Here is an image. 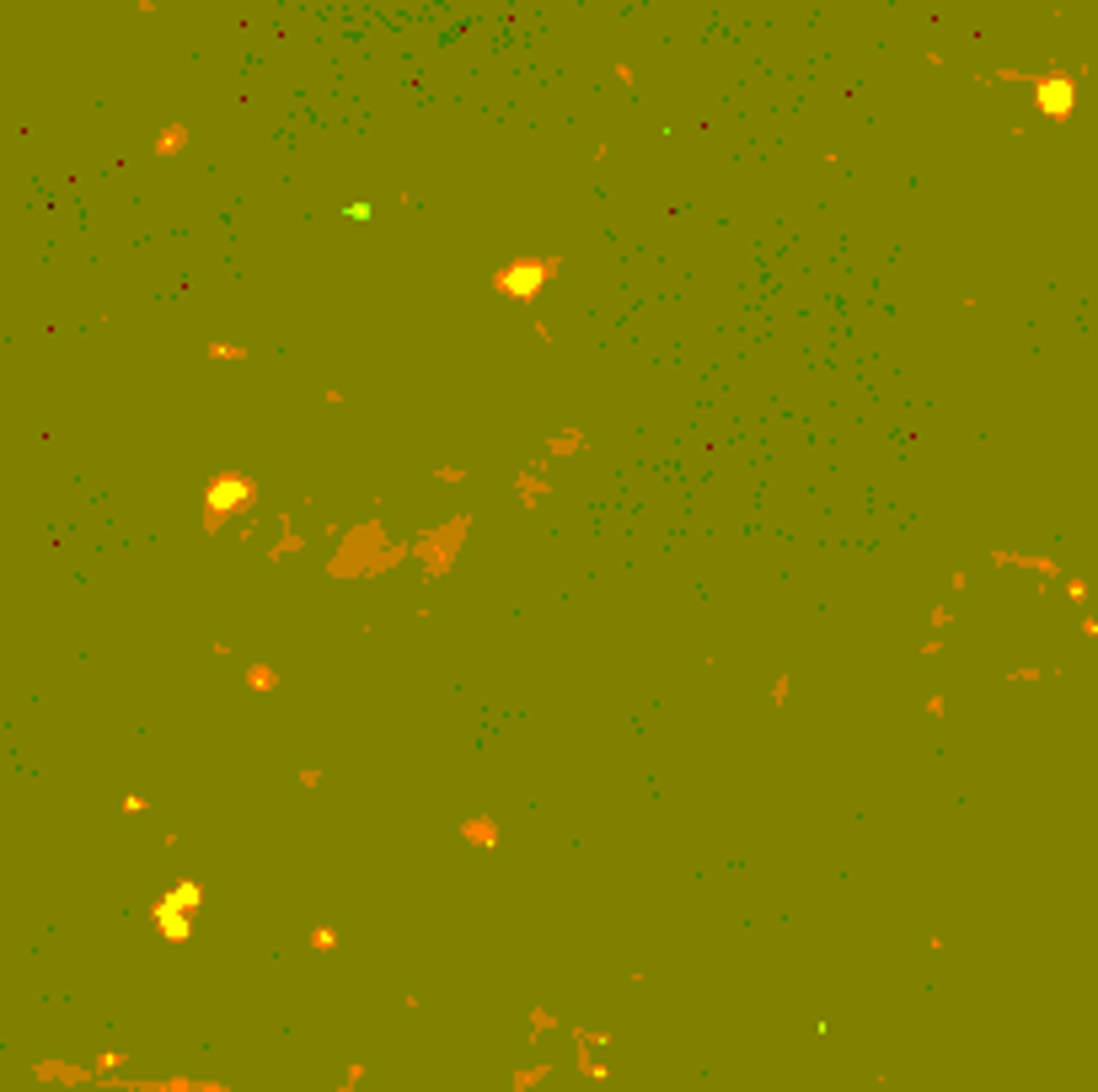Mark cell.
<instances>
[{"instance_id": "8", "label": "cell", "mask_w": 1098, "mask_h": 1092, "mask_svg": "<svg viewBox=\"0 0 1098 1092\" xmlns=\"http://www.w3.org/2000/svg\"><path fill=\"white\" fill-rule=\"evenodd\" d=\"M541 455H547V461H579V455H590V434H584V428H574V424H568V428H552V434L541 439Z\"/></svg>"}, {"instance_id": "10", "label": "cell", "mask_w": 1098, "mask_h": 1092, "mask_svg": "<svg viewBox=\"0 0 1098 1092\" xmlns=\"http://www.w3.org/2000/svg\"><path fill=\"white\" fill-rule=\"evenodd\" d=\"M134 1092H237L231 1082H194V1076H167V1082H129Z\"/></svg>"}, {"instance_id": "28", "label": "cell", "mask_w": 1098, "mask_h": 1092, "mask_svg": "<svg viewBox=\"0 0 1098 1092\" xmlns=\"http://www.w3.org/2000/svg\"><path fill=\"white\" fill-rule=\"evenodd\" d=\"M344 214L354 220V225H365V220H375V209H370V204H344Z\"/></svg>"}, {"instance_id": "13", "label": "cell", "mask_w": 1098, "mask_h": 1092, "mask_svg": "<svg viewBox=\"0 0 1098 1092\" xmlns=\"http://www.w3.org/2000/svg\"><path fill=\"white\" fill-rule=\"evenodd\" d=\"M1039 113L1045 118H1066L1072 113V81H1039Z\"/></svg>"}, {"instance_id": "20", "label": "cell", "mask_w": 1098, "mask_h": 1092, "mask_svg": "<svg viewBox=\"0 0 1098 1092\" xmlns=\"http://www.w3.org/2000/svg\"><path fill=\"white\" fill-rule=\"evenodd\" d=\"M434 482H440V488H461V482H467V466H455V461H440V466H434Z\"/></svg>"}, {"instance_id": "23", "label": "cell", "mask_w": 1098, "mask_h": 1092, "mask_svg": "<svg viewBox=\"0 0 1098 1092\" xmlns=\"http://www.w3.org/2000/svg\"><path fill=\"white\" fill-rule=\"evenodd\" d=\"M927 627H932V632L954 627V611H948V605H932V611H927Z\"/></svg>"}, {"instance_id": "2", "label": "cell", "mask_w": 1098, "mask_h": 1092, "mask_svg": "<svg viewBox=\"0 0 1098 1092\" xmlns=\"http://www.w3.org/2000/svg\"><path fill=\"white\" fill-rule=\"evenodd\" d=\"M258 498H263V482L247 466H220L204 482V492H198V525H204V535H220V531H231V525L258 519Z\"/></svg>"}, {"instance_id": "30", "label": "cell", "mask_w": 1098, "mask_h": 1092, "mask_svg": "<svg viewBox=\"0 0 1098 1092\" xmlns=\"http://www.w3.org/2000/svg\"><path fill=\"white\" fill-rule=\"evenodd\" d=\"M322 402H327V407H344V402H348V397H344V385H327V391H322Z\"/></svg>"}, {"instance_id": "25", "label": "cell", "mask_w": 1098, "mask_h": 1092, "mask_svg": "<svg viewBox=\"0 0 1098 1092\" xmlns=\"http://www.w3.org/2000/svg\"><path fill=\"white\" fill-rule=\"evenodd\" d=\"M365 1076H370V1066H365V1060H348V1066H344V1082H348V1087H359Z\"/></svg>"}, {"instance_id": "15", "label": "cell", "mask_w": 1098, "mask_h": 1092, "mask_svg": "<svg viewBox=\"0 0 1098 1092\" xmlns=\"http://www.w3.org/2000/svg\"><path fill=\"white\" fill-rule=\"evenodd\" d=\"M558 1028H563V1018L552 1012V1006H531V1012H525V1039H531V1045H541V1039L558 1033Z\"/></svg>"}, {"instance_id": "26", "label": "cell", "mask_w": 1098, "mask_h": 1092, "mask_svg": "<svg viewBox=\"0 0 1098 1092\" xmlns=\"http://www.w3.org/2000/svg\"><path fill=\"white\" fill-rule=\"evenodd\" d=\"M916 654H922V659H938V654H943V632H932V638H922V648H916Z\"/></svg>"}, {"instance_id": "24", "label": "cell", "mask_w": 1098, "mask_h": 1092, "mask_svg": "<svg viewBox=\"0 0 1098 1092\" xmlns=\"http://www.w3.org/2000/svg\"><path fill=\"white\" fill-rule=\"evenodd\" d=\"M922 712H927V718H948V696H943V691H932V696L922 702Z\"/></svg>"}, {"instance_id": "17", "label": "cell", "mask_w": 1098, "mask_h": 1092, "mask_svg": "<svg viewBox=\"0 0 1098 1092\" xmlns=\"http://www.w3.org/2000/svg\"><path fill=\"white\" fill-rule=\"evenodd\" d=\"M601 1049H590V1045H574V1066H579V1076L584 1082H611V1066L605 1060H595Z\"/></svg>"}, {"instance_id": "19", "label": "cell", "mask_w": 1098, "mask_h": 1092, "mask_svg": "<svg viewBox=\"0 0 1098 1092\" xmlns=\"http://www.w3.org/2000/svg\"><path fill=\"white\" fill-rule=\"evenodd\" d=\"M766 702H772V712H782V707L793 702V675L782 669V675H772V685H766Z\"/></svg>"}, {"instance_id": "12", "label": "cell", "mask_w": 1098, "mask_h": 1092, "mask_svg": "<svg viewBox=\"0 0 1098 1092\" xmlns=\"http://www.w3.org/2000/svg\"><path fill=\"white\" fill-rule=\"evenodd\" d=\"M188 145H194V128L177 118V124H167L161 134H156V161H177Z\"/></svg>"}, {"instance_id": "31", "label": "cell", "mask_w": 1098, "mask_h": 1092, "mask_svg": "<svg viewBox=\"0 0 1098 1092\" xmlns=\"http://www.w3.org/2000/svg\"><path fill=\"white\" fill-rule=\"evenodd\" d=\"M332 1092H359V1087H348V1082H344V1087H332Z\"/></svg>"}, {"instance_id": "27", "label": "cell", "mask_w": 1098, "mask_h": 1092, "mask_svg": "<svg viewBox=\"0 0 1098 1092\" xmlns=\"http://www.w3.org/2000/svg\"><path fill=\"white\" fill-rule=\"evenodd\" d=\"M1039 675H1045V669H1034V664H1023V669H1012L1008 681H1012V685H1034Z\"/></svg>"}, {"instance_id": "21", "label": "cell", "mask_w": 1098, "mask_h": 1092, "mask_svg": "<svg viewBox=\"0 0 1098 1092\" xmlns=\"http://www.w3.org/2000/svg\"><path fill=\"white\" fill-rule=\"evenodd\" d=\"M574 1045H590V1049H605V1045H611V1033H605V1028H574Z\"/></svg>"}, {"instance_id": "29", "label": "cell", "mask_w": 1098, "mask_h": 1092, "mask_svg": "<svg viewBox=\"0 0 1098 1092\" xmlns=\"http://www.w3.org/2000/svg\"><path fill=\"white\" fill-rule=\"evenodd\" d=\"M145 809H151V798H145V792H129V798H124V814H145Z\"/></svg>"}, {"instance_id": "7", "label": "cell", "mask_w": 1098, "mask_h": 1092, "mask_svg": "<svg viewBox=\"0 0 1098 1092\" xmlns=\"http://www.w3.org/2000/svg\"><path fill=\"white\" fill-rule=\"evenodd\" d=\"M455 835H461L467 846H477V852H498V846H504V819H498V814H488V809H482V814H467V819L455 825Z\"/></svg>"}, {"instance_id": "14", "label": "cell", "mask_w": 1098, "mask_h": 1092, "mask_svg": "<svg viewBox=\"0 0 1098 1092\" xmlns=\"http://www.w3.org/2000/svg\"><path fill=\"white\" fill-rule=\"evenodd\" d=\"M541 1082H552V1060H536V1066H515V1071H509V1092H536Z\"/></svg>"}, {"instance_id": "1", "label": "cell", "mask_w": 1098, "mask_h": 1092, "mask_svg": "<svg viewBox=\"0 0 1098 1092\" xmlns=\"http://www.w3.org/2000/svg\"><path fill=\"white\" fill-rule=\"evenodd\" d=\"M402 562H413V541L391 535L381 519H359V525H344L338 552L327 557V578H338V584H375V578L397 573Z\"/></svg>"}, {"instance_id": "6", "label": "cell", "mask_w": 1098, "mask_h": 1092, "mask_svg": "<svg viewBox=\"0 0 1098 1092\" xmlns=\"http://www.w3.org/2000/svg\"><path fill=\"white\" fill-rule=\"evenodd\" d=\"M509 488H515L520 509H547V504H552V471H547V461H531V466H520Z\"/></svg>"}, {"instance_id": "18", "label": "cell", "mask_w": 1098, "mask_h": 1092, "mask_svg": "<svg viewBox=\"0 0 1098 1092\" xmlns=\"http://www.w3.org/2000/svg\"><path fill=\"white\" fill-rule=\"evenodd\" d=\"M305 948H311V953H338V926H332V921L311 926V932H305Z\"/></svg>"}, {"instance_id": "3", "label": "cell", "mask_w": 1098, "mask_h": 1092, "mask_svg": "<svg viewBox=\"0 0 1098 1092\" xmlns=\"http://www.w3.org/2000/svg\"><path fill=\"white\" fill-rule=\"evenodd\" d=\"M563 268H568L563 252H515L509 263H498L494 274H488V290L498 300H515V305H536L563 278Z\"/></svg>"}, {"instance_id": "9", "label": "cell", "mask_w": 1098, "mask_h": 1092, "mask_svg": "<svg viewBox=\"0 0 1098 1092\" xmlns=\"http://www.w3.org/2000/svg\"><path fill=\"white\" fill-rule=\"evenodd\" d=\"M274 525H279V535H274V546H263V557H268V562H290V557H301L305 552V531H295V514H279Z\"/></svg>"}, {"instance_id": "4", "label": "cell", "mask_w": 1098, "mask_h": 1092, "mask_svg": "<svg viewBox=\"0 0 1098 1092\" xmlns=\"http://www.w3.org/2000/svg\"><path fill=\"white\" fill-rule=\"evenodd\" d=\"M204 899H210V889H204L198 878H177L167 895H156V899H151V926H156V937H167V942H194V926H198V916H204Z\"/></svg>"}, {"instance_id": "16", "label": "cell", "mask_w": 1098, "mask_h": 1092, "mask_svg": "<svg viewBox=\"0 0 1098 1092\" xmlns=\"http://www.w3.org/2000/svg\"><path fill=\"white\" fill-rule=\"evenodd\" d=\"M210 359H215V364H252V343H237V338H210Z\"/></svg>"}, {"instance_id": "22", "label": "cell", "mask_w": 1098, "mask_h": 1092, "mask_svg": "<svg viewBox=\"0 0 1098 1092\" xmlns=\"http://www.w3.org/2000/svg\"><path fill=\"white\" fill-rule=\"evenodd\" d=\"M295 782H301L305 792H317V788L327 782V771H322V766H301V771H295Z\"/></svg>"}, {"instance_id": "5", "label": "cell", "mask_w": 1098, "mask_h": 1092, "mask_svg": "<svg viewBox=\"0 0 1098 1092\" xmlns=\"http://www.w3.org/2000/svg\"><path fill=\"white\" fill-rule=\"evenodd\" d=\"M467 535H472V514H451V519L413 535V562L424 568V578H451L467 552Z\"/></svg>"}, {"instance_id": "11", "label": "cell", "mask_w": 1098, "mask_h": 1092, "mask_svg": "<svg viewBox=\"0 0 1098 1092\" xmlns=\"http://www.w3.org/2000/svg\"><path fill=\"white\" fill-rule=\"evenodd\" d=\"M241 685H247L252 696H274V691L284 685V675H279V669H274L268 659H252L247 669H241Z\"/></svg>"}]
</instances>
